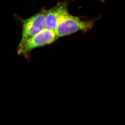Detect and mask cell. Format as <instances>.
I'll use <instances>...</instances> for the list:
<instances>
[{
  "label": "cell",
  "instance_id": "obj_4",
  "mask_svg": "<svg viewBox=\"0 0 125 125\" xmlns=\"http://www.w3.org/2000/svg\"><path fill=\"white\" fill-rule=\"evenodd\" d=\"M69 14L67 2H59L54 7L47 11L45 17V28L54 31L60 21Z\"/></svg>",
  "mask_w": 125,
  "mask_h": 125
},
{
  "label": "cell",
  "instance_id": "obj_3",
  "mask_svg": "<svg viewBox=\"0 0 125 125\" xmlns=\"http://www.w3.org/2000/svg\"><path fill=\"white\" fill-rule=\"evenodd\" d=\"M47 11L44 10L23 21L22 36L19 46L45 28V17Z\"/></svg>",
  "mask_w": 125,
  "mask_h": 125
},
{
  "label": "cell",
  "instance_id": "obj_1",
  "mask_svg": "<svg viewBox=\"0 0 125 125\" xmlns=\"http://www.w3.org/2000/svg\"><path fill=\"white\" fill-rule=\"evenodd\" d=\"M94 23V20L83 21L79 17L69 13L59 23L54 32L58 38L69 36L78 31L86 32L92 28Z\"/></svg>",
  "mask_w": 125,
  "mask_h": 125
},
{
  "label": "cell",
  "instance_id": "obj_2",
  "mask_svg": "<svg viewBox=\"0 0 125 125\" xmlns=\"http://www.w3.org/2000/svg\"><path fill=\"white\" fill-rule=\"evenodd\" d=\"M58 38L54 31L45 28L18 47V54L27 56L33 49L52 44Z\"/></svg>",
  "mask_w": 125,
  "mask_h": 125
}]
</instances>
